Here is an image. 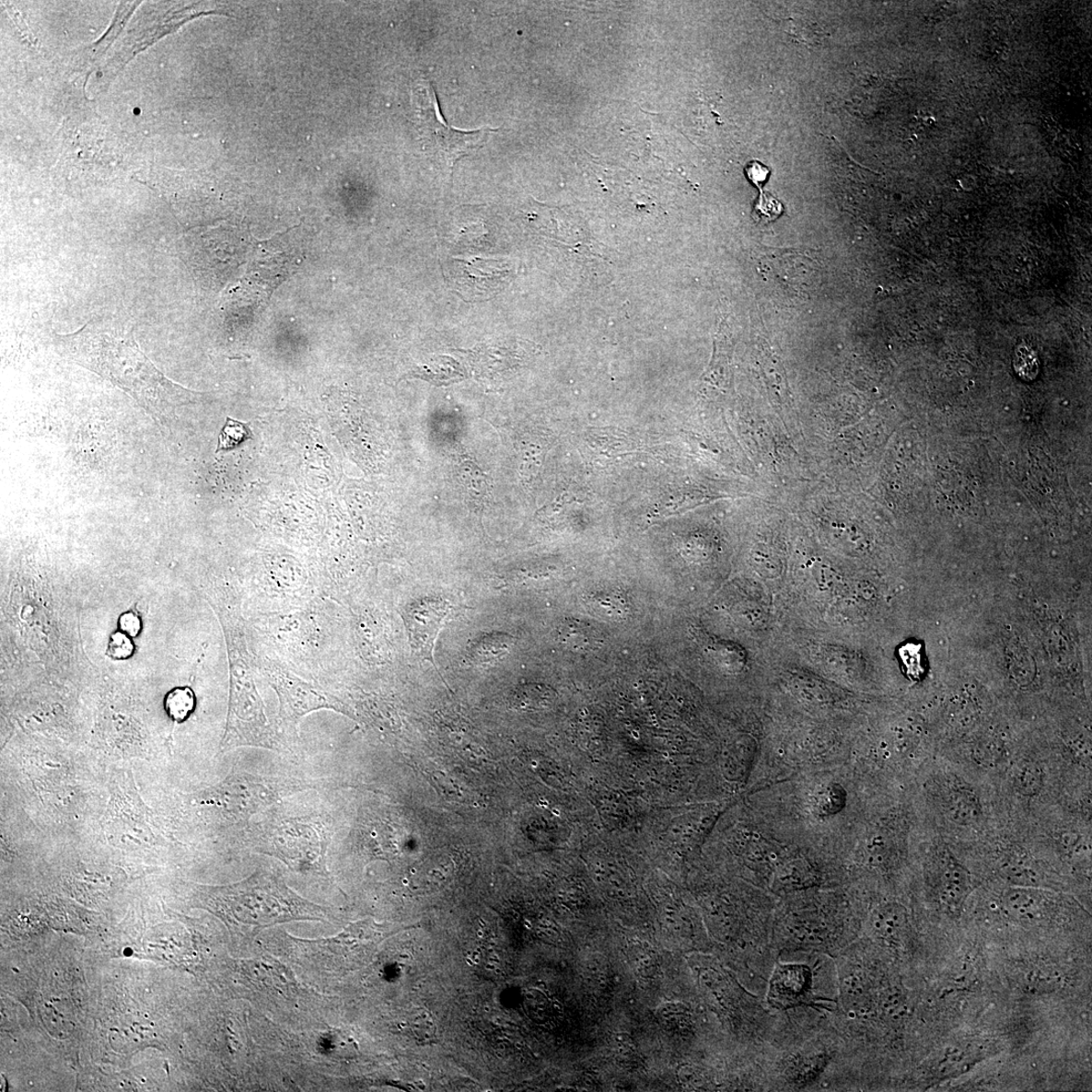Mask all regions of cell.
<instances>
[{
  "mask_svg": "<svg viewBox=\"0 0 1092 1092\" xmlns=\"http://www.w3.org/2000/svg\"><path fill=\"white\" fill-rule=\"evenodd\" d=\"M55 345L62 356L125 391L160 426L202 399L164 376L141 352L132 330L117 321H90L75 333L56 334Z\"/></svg>",
  "mask_w": 1092,
  "mask_h": 1092,
  "instance_id": "1",
  "label": "cell"
},
{
  "mask_svg": "<svg viewBox=\"0 0 1092 1092\" xmlns=\"http://www.w3.org/2000/svg\"><path fill=\"white\" fill-rule=\"evenodd\" d=\"M830 1013L817 1009L787 1014L782 1034L760 1064L766 1091H846L859 1066Z\"/></svg>",
  "mask_w": 1092,
  "mask_h": 1092,
  "instance_id": "2",
  "label": "cell"
},
{
  "mask_svg": "<svg viewBox=\"0 0 1092 1092\" xmlns=\"http://www.w3.org/2000/svg\"><path fill=\"white\" fill-rule=\"evenodd\" d=\"M915 783L925 826L957 846L971 849L1004 823L993 789L950 761L931 760Z\"/></svg>",
  "mask_w": 1092,
  "mask_h": 1092,
  "instance_id": "3",
  "label": "cell"
},
{
  "mask_svg": "<svg viewBox=\"0 0 1092 1092\" xmlns=\"http://www.w3.org/2000/svg\"><path fill=\"white\" fill-rule=\"evenodd\" d=\"M865 906L842 892L812 889L782 898L773 921V943L781 954L834 958L862 935Z\"/></svg>",
  "mask_w": 1092,
  "mask_h": 1092,
  "instance_id": "4",
  "label": "cell"
},
{
  "mask_svg": "<svg viewBox=\"0 0 1092 1092\" xmlns=\"http://www.w3.org/2000/svg\"><path fill=\"white\" fill-rule=\"evenodd\" d=\"M198 900L208 909L247 935L269 926L294 921H321L329 918L323 906L297 895L282 878L270 871H257L238 883L223 888L198 889Z\"/></svg>",
  "mask_w": 1092,
  "mask_h": 1092,
  "instance_id": "5",
  "label": "cell"
},
{
  "mask_svg": "<svg viewBox=\"0 0 1092 1092\" xmlns=\"http://www.w3.org/2000/svg\"><path fill=\"white\" fill-rule=\"evenodd\" d=\"M838 980L833 958L820 954L778 956L770 974L765 1001L773 1012L802 1009L831 1013L837 1005Z\"/></svg>",
  "mask_w": 1092,
  "mask_h": 1092,
  "instance_id": "6",
  "label": "cell"
},
{
  "mask_svg": "<svg viewBox=\"0 0 1092 1092\" xmlns=\"http://www.w3.org/2000/svg\"><path fill=\"white\" fill-rule=\"evenodd\" d=\"M924 836L920 846L926 899L943 913L959 916L975 890L963 849L930 830Z\"/></svg>",
  "mask_w": 1092,
  "mask_h": 1092,
  "instance_id": "7",
  "label": "cell"
},
{
  "mask_svg": "<svg viewBox=\"0 0 1092 1092\" xmlns=\"http://www.w3.org/2000/svg\"><path fill=\"white\" fill-rule=\"evenodd\" d=\"M255 842L262 853L280 859L296 873L328 875L329 836L322 822L298 819L275 820L259 828Z\"/></svg>",
  "mask_w": 1092,
  "mask_h": 1092,
  "instance_id": "8",
  "label": "cell"
},
{
  "mask_svg": "<svg viewBox=\"0 0 1092 1092\" xmlns=\"http://www.w3.org/2000/svg\"><path fill=\"white\" fill-rule=\"evenodd\" d=\"M416 128L424 149L453 168L463 157L478 151L494 130L460 131L443 120L436 92L429 80H420L413 89Z\"/></svg>",
  "mask_w": 1092,
  "mask_h": 1092,
  "instance_id": "9",
  "label": "cell"
},
{
  "mask_svg": "<svg viewBox=\"0 0 1092 1092\" xmlns=\"http://www.w3.org/2000/svg\"><path fill=\"white\" fill-rule=\"evenodd\" d=\"M297 784H286L250 774L231 775L214 789L203 793V802L217 806L230 820L250 819L270 807L288 793L298 790Z\"/></svg>",
  "mask_w": 1092,
  "mask_h": 1092,
  "instance_id": "10",
  "label": "cell"
},
{
  "mask_svg": "<svg viewBox=\"0 0 1092 1092\" xmlns=\"http://www.w3.org/2000/svg\"><path fill=\"white\" fill-rule=\"evenodd\" d=\"M911 818L895 817L876 826L861 854L858 866L884 879L894 877L908 856Z\"/></svg>",
  "mask_w": 1092,
  "mask_h": 1092,
  "instance_id": "11",
  "label": "cell"
},
{
  "mask_svg": "<svg viewBox=\"0 0 1092 1092\" xmlns=\"http://www.w3.org/2000/svg\"><path fill=\"white\" fill-rule=\"evenodd\" d=\"M896 955L908 954L912 947V924L908 908L898 900L874 904L864 916L862 935Z\"/></svg>",
  "mask_w": 1092,
  "mask_h": 1092,
  "instance_id": "12",
  "label": "cell"
},
{
  "mask_svg": "<svg viewBox=\"0 0 1092 1092\" xmlns=\"http://www.w3.org/2000/svg\"><path fill=\"white\" fill-rule=\"evenodd\" d=\"M456 610L457 607L445 599L424 598L412 603L405 611V622L413 650L436 668L434 651L436 638Z\"/></svg>",
  "mask_w": 1092,
  "mask_h": 1092,
  "instance_id": "13",
  "label": "cell"
},
{
  "mask_svg": "<svg viewBox=\"0 0 1092 1092\" xmlns=\"http://www.w3.org/2000/svg\"><path fill=\"white\" fill-rule=\"evenodd\" d=\"M1060 896L1050 889L1008 885L999 896V906L1008 919L1022 924L1047 922L1060 909Z\"/></svg>",
  "mask_w": 1092,
  "mask_h": 1092,
  "instance_id": "14",
  "label": "cell"
},
{
  "mask_svg": "<svg viewBox=\"0 0 1092 1092\" xmlns=\"http://www.w3.org/2000/svg\"><path fill=\"white\" fill-rule=\"evenodd\" d=\"M558 633L561 643L575 652L594 651L603 642L598 628L588 622L576 620H568L563 622Z\"/></svg>",
  "mask_w": 1092,
  "mask_h": 1092,
  "instance_id": "15",
  "label": "cell"
},
{
  "mask_svg": "<svg viewBox=\"0 0 1092 1092\" xmlns=\"http://www.w3.org/2000/svg\"><path fill=\"white\" fill-rule=\"evenodd\" d=\"M656 1017L667 1031L679 1035H691L694 1031V1013L688 1005L674 1002L659 1005Z\"/></svg>",
  "mask_w": 1092,
  "mask_h": 1092,
  "instance_id": "16",
  "label": "cell"
},
{
  "mask_svg": "<svg viewBox=\"0 0 1092 1092\" xmlns=\"http://www.w3.org/2000/svg\"><path fill=\"white\" fill-rule=\"evenodd\" d=\"M513 644L514 638L508 634H486L470 645L468 656L478 664L492 662L508 654Z\"/></svg>",
  "mask_w": 1092,
  "mask_h": 1092,
  "instance_id": "17",
  "label": "cell"
},
{
  "mask_svg": "<svg viewBox=\"0 0 1092 1092\" xmlns=\"http://www.w3.org/2000/svg\"><path fill=\"white\" fill-rule=\"evenodd\" d=\"M164 708L174 723H183L192 714L195 708V695L192 690L190 687L173 688L164 698Z\"/></svg>",
  "mask_w": 1092,
  "mask_h": 1092,
  "instance_id": "18",
  "label": "cell"
},
{
  "mask_svg": "<svg viewBox=\"0 0 1092 1092\" xmlns=\"http://www.w3.org/2000/svg\"><path fill=\"white\" fill-rule=\"evenodd\" d=\"M555 698L552 689L543 685L529 684L519 687L513 695L517 708L535 710L549 707Z\"/></svg>",
  "mask_w": 1092,
  "mask_h": 1092,
  "instance_id": "19",
  "label": "cell"
},
{
  "mask_svg": "<svg viewBox=\"0 0 1092 1092\" xmlns=\"http://www.w3.org/2000/svg\"><path fill=\"white\" fill-rule=\"evenodd\" d=\"M631 962L634 971L644 978H655L658 970L656 952L645 943H633L630 950Z\"/></svg>",
  "mask_w": 1092,
  "mask_h": 1092,
  "instance_id": "20",
  "label": "cell"
},
{
  "mask_svg": "<svg viewBox=\"0 0 1092 1092\" xmlns=\"http://www.w3.org/2000/svg\"><path fill=\"white\" fill-rule=\"evenodd\" d=\"M251 438L252 432L250 424L228 417L226 419V424L219 436L218 447L215 452L234 449L238 447L242 442Z\"/></svg>",
  "mask_w": 1092,
  "mask_h": 1092,
  "instance_id": "21",
  "label": "cell"
},
{
  "mask_svg": "<svg viewBox=\"0 0 1092 1092\" xmlns=\"http://www.w3.org/2000/svg\"><path fill=\"white\" fill-rule=\"evenodd\" d=\"M623 597L616 592L599 593L592 597L590 605L597 612L608 617H622L626 611Z\"/></svg>",
  "mask_w": 1092,
  "mask_h": 1092,
  "instance_id": "22",
  "label": "cell"
},
{
  "mask_svg": "<svg viewBox=\"0 0 1092 1092\" xmlns=\"http://www.w3.org/2000/svg\"><path fill=\"white\" fill-rule=\"evenodd\" d=\"M760 190L759 198L754 205L753 217L756 221L761 223H770L777 220L784 208L780 201L769 192Z\"/></svg>",
  "mask_w": 1092,
  "mask_h": 1092,
  "instance_id": "23",
  "label": "cell"
},
{
  "mask_svg": "<svg viewBox=\"0 0 1092 1092\" xmlns=\"http://www.w3.org/2000/svg\"><path fill=\"white\" fill-rule=\"evenodd\" d=\"M1014 366L1019 378L1033 380L1039 374V359L1034 350L1022 345L1015 353Z\"/></svg>",
  "mask_w": 1092,
  "mask_h": 1092,
  "instance_id": "24",
  "label": "cell"
},
{
  "mask_svg": "<svg viewBox=\"0 0 1092 1092\" xmlns=\"http://www.w3.org/2000/svg\"><path fill=\"white\" fill-rule=\"evenodd\" d=\"M677 1080L686 1090H703L707 1087L708 1078L705 1071L692 1063H684L677 1069Z\"/></svg>",
  "mask_w": 1092,
  "mask_h": 1092,
  "instance_id": "25",
  "label": "cell"
},
{
  "mask_svg": "<svg viewBox=\"0 0 1092 1092\" xmlns=\"http://www.w3.org/2000/svg\"><path fill=\"white\" fill-rule=\"evenodd\" d=\"M135 653V644L132 637L117 631L109 638L107 656L113 661H126Z\"/></svg>",
  "mask_w": 1092,
  "mask_h": 1092,
  "instance_id": "26",
  "label": "cell"
},
{
  "mask_svg": "<svg viewBox=\"0 0 1092 1092\" xmlns=\"http://www.w3.org/2000/svg\"><path fill=\"white\" fill-rule=\"evenodd\" d=\"M411 1029L421 1045L429 1044L436 1036V1026L434 1017L425 1011H420L412 1019Z\"/></svg>",
  "mask_w": 1092,
  "mask_h": 1092,
  "instance_id": "27",
  "label": "cell"
},
{
  "mask_svg": "<svg viewBox=\"0 0 1092 1092\" xmlns=\"http://www.w3.org/2000/svg\"><path fill=\"white\" fill-rule=\"evenodd\" d=\"M119 631L132 638L137 637L142 631L140 616L134 611L122 612L118 620Z\"/></svg>",
  "mask_w": 1092,
  "mask_h": 1092,
  "instance_id": "28",
  "label": "cell"
},
{
  "mask_svg": "<svg viewBox=\"0 0 1092 1092\" xmlns=\"http://www.w3.org/2000/svg\"><path fill=\"white\" fill-rule=\"evenodd\" d=\"M746 175L749 180L755 184L758 189H761V185L768 180L770 169L766 165L759 161H750L746 168Z\"/></svg>",
  "mask_w": 1092,
  "mask_h": 1092,
  "instance_id": "29",
  "label": "cell"
},
{
  "mask_svg": "<svg viewBox=\"0 0 1092 1092\" xmlns=\"http://www.w3.org/2000/svg\"><path fill=\"white\" fill-rule=\"evenodd\" d=\"M613 1040L618 1054L622 1056L633 1054L634 1046L633 1039L630 1036L625 1034L616 1035Z\"/></svg>",
  "mask_w": 1092,
  "mask_h": 1092,
  "instance_id": "30",
  "label": "cell"
}]
</instances>
